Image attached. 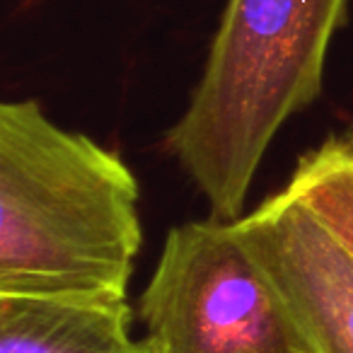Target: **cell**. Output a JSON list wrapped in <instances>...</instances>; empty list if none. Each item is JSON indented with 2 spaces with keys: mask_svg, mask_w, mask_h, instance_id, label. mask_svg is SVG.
Masks as SVG:
<instances>
[{
  "mask_svg": "<svg viewBox=\"0 0 353 353\" xmlns=\"http://www.w3.org/2000/svg\"><path fill=\"white\" fill-rule=\"evenodd\" d=\"M136 174L54 123L34 99L0 104V295L126 300L143 247Z\"/></svg>",
  "mask_w": 353,
  "mask_h": 353,
  "instance_id": "cell-1",
  "label": "cell"
},
{
  "mask_svg": "<svg viewBox=\"0 0 353 353\" xmlns=\"http://www.w3.org/2000/svg\"><path fill=\"white\" fill-rule=\"evenodd\" d=\"M348 0H228L199 85L165 145L211 216L240 221L283 123L319 99Z\"/></svg>",
  "mask_w": 353,
  "mask_h": 353,
  "instance_id": "cell-2",
  "label": "cell"
},
{
  "mask_svg": "<svg viewBox=\"0 0 353 353\" xmlns=\"http://www.w3.org/2000/svg\"><path fill=\"white\" fill-rule=\"evenodd\" d=\"M152 353H314L237 221L170 228L138 298Z\"/></svg>",
  "mask_w": 353,
  "mask_h": 353,
  "instance_id": "cell-3",
  "label": "cell"
},
{
  "mask_svg": "<svg viewBox=\"0 0 353 353\" xmlns=\"http://www.w3.org/2000/svg\"><path fill=\"white\" fill-rule=\"evenodd\" d=\"M314 353H353V252L288 189L237 221Z\"/></svg>",
  "mask_w": 353,
  "mask_h": 353,
  "instance_id": "cell-4",
  "label": "cell"
},
{
  "mask_svg": "<svg viewBox=\"0 0 353 353\" xmlns=\"http://www.w3.org/2000/svg\"><path fill=\"white\" fill-rule=\"evenodd\" d=\"M126 300L0 295V353H152Z\"/></svg>",
  "mask_w": 353,
  "mask_h": 353,
  "instance_id": "cell-5",
  "label": "cell"
},
{
  "mask_svg": "<svg viewBox=\"0 0 353 353\" xmlns=\"http://www.w3.org/2000/svg\"><path fill=\"white\" fill-rule=\"evenodd\" d=\"M341 138H343V145L348 148V152H351V157H353V128L351 131H343Z\"/></svg>",
  "mask_w": 353,
  "mask_h": 353,
  "instance_id": "cell-6",
  "label": "cell"
}]
</instances>
